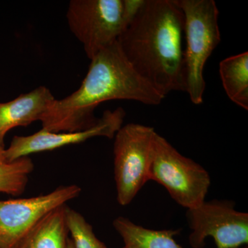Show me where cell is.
<instances>
[{"mask_svg": "<svg viewBox=\"0 0 248 248\" xmlns=\"http://www.w3.org/2000/svg\"><path fill=\"white\" fill-rule=\"evenodd\" d=\"M66 248H75L74 245H73L71 238L68 237V241H67Z\"/></svg>", "mask_w": 248, "mask_h": 248, "instance_id": "obj_16", "label": "cell"}, {"mask_svg": "<svg viewBox=\"0 0 248 248\" xmlns=\"http://www.w3.org/2000/svg\"><path fill=\"white\" fill-rule=\"evenodd\" d=\"M184 18L186 92L192 103L203 102L205 63L221 42L218 12L214 0H176Z\"/></svg>", "mask_w": 248, "mask_h": 248, "instance_id": "obj_4", "label": "cell"}, {"mask_svg": "<svg viewBox=\"0 0 248 248\" xmlns=\"http://www.w3.org/2000/svg\"><path fill=\"white\" fill-rule=\"evenodd\" d=\"M186 217L192 248H203L208 237L213 238L217 248H238L248 244V214L236 210L233 202L205 201L187 210Z\"/></svg>", "mask_w": 248, "mask_h": 248, "instance_id": "obj_7", "label": "cell"}, {"mask_svg": "<svg viewBox=\"0 0 248 248\" xmlns=\"http://www.w3.org/2000/svg\"><path fill=\"white\" fill-rule=\"evenodd\" d=\"M125 116V111L120 107L115 110L105 111L94 125L84 130L53 133L42 128L28 136H16L3 155L5 159L11 162L34 153L82 143L95 137L114 138L123 125Z\"/></svg>", "mask_w": 248, "mask_h": 248, "instance_id": "obj_9", "label": "cell"}, {"mask_svg": "<svg viewBox=\"0 0 248 248\" xmlns=\"http://www.w3.org/2000/svg\"><path fill=\"white\" fill-rule=\"evenodd\" d=\"M156 132L153 127L130 123L122 125L114 142V174L117 202H133L149 179Z\"/></svg>", "mask_w": 248, "mask_h": 248, "instance_id": "obj_6", "label": "cell"}, {"mask_svg": "<svg viewBox=\"0 0 248 248\" xmlns=\"http://www.w3.org/2000/svg\"><path fill=\"white\" fill-rule=\"evenodd\" d=\"M79 186H60L46 195L0 201V248H16L47 214L79 197Z\"/></svg>", "mask_w": 248, "mask_h": 248, "instance_id": "obj_8", "label": "cell"}, {"mask_svg": "<svg viewBox=\"0 0 248 248\" xmlns=\"http://www.w3.org/2000/svg\"><path fill=\"white\" fill-rule=\"evenodd\" d=\"M143 0H72L66 18L68 27L91 60L118 41Z\"/></svg>", "mask_w": 248, "mask_h": 248, "instance_id": "obj_3", "label": "cell"}, {"mask_svg": "<svg viewBox=\"0 0 248 248\" xmlns=\"http://www.w3.org/2000/svg\"><path fill=\"white\" fill-rule=\"evenodd\" d=\"M67 205L52 210L42 218L16 248H66L68 231Z\"/></svg>", "mask_w": 248, "mask_h": 248, "instance_id": "obj_11", "label": "cell"}, {"mask_svg": "<svg viewBox=\"0 0 248 248\" xmlns=\"http://www.w3.org/2000/svg\"><path fill=\"white\" fill-rule=\"evenodd\" d=\"M4 150L0 149V192L13 196L22 195L25 190L29 174L34 169L32 160L27 157L7 161Z\"/></svg>", "mask_w": 248, "mask_h": 248, "instance_id": "obj_14", "label": "cell"}, {"mask_svg": "<svg viewBox=\"0 0 248 248\" xmlns=\"http://www.w3.org/2000/svg\"><path fill=\"white\" fill-rule=\"evenodd\" d=\"M184 18L176 0H143L118 39L125 58L161 95L186 92Z\"/></svg>", "mask_w": 248, "mask_h": 248, "instance_id": "obj_1", "label": "cell"}, {"mask_svg": "<svg viewBox=\"0 0 248 248\" xmlns=\"http://www.w3.org/2000/svg\"><path fill=\"white\" fill-rule=\"evenodd\" d=\"M66 216L68 233L75 248H108L96 236L93 226L81 214L67 206Z\"/></svg>", "mask_w": 248, "mask_h": 248, "instance_id": "obj_15", "label": "cell"}, {"mask_svg": "<svg viewBox=\"0 0 248 248\" xmlns=\"http://www.w3.org/2000/svg\"><path fill=\"white\" fill-rule=\"evenodd\" d=\"M55 99L50 90L42 86L14 100L0 103V149H5L4 138L8 132L40 121Z\"/></svg>", "mask_w": 248, "mask_h": 248, "instance_id": "obj_10", "label": "cell"}, {"mask_svg": "<svg viewBox=\"0 0 248 248\" xmlns=\"http://www.w3.org/2000/svg\"><path fill=\"white\" fill-rule=\"evenodd\" d=\"M112 225L123 240L121 248H183L174 239L181 229H149L124 217L116 218Z\"/></svg>", "mask_w": 248, "mask_h": 248, "instance_id": "obj_12", "label": "cell"}, {"mask_svg": "<svg viewBox=\"0 0 248 248\" xmlns=\"http://www.w3.org/2000/svg\"><path fill=\"white\" fill-rule=\"evenodd\" d=\"M164 98L135 71L117 41L91 59L79 89L55 99L40 122L42 128L53 133L78 131L96 123L93 113L102 103L120 99L156 106Z\"/></svg>", "mask_w": 248, "mask_h": 248, "instance_id": "obj_2", "label": "cell"}, {"mask_svg": "<svg viewBox=\"0 0 248 248\" xmlns=\"http://www.w3.org/2000/svg\"><path fill=\"white\" fill-rule=\"evenodd\" d=\"M149 179L164 186L171 198L187 210L205 202L211 185L210 174L203 166L181 154L157 133Z\"/></svg>", "mask_w": 248, "mask_h": 248, "instance_id": "obj_5", "label": "cell"}, {"mask_svg": "<svg viewBox=\"0 0 248 248\" xmlns=\"http://www.w3.org/2000/svg\"><path fill=\"white\" fill-rule=\"evenodd\" d=\"M248 248V246H242V247H240V248Z\"/></svg>", "mask_w": 248, "mask_h": 248, "instance_id": "obj_17", "label": "cell"}, {"mask_svg": "<svg viewBox=\"0 0 248 248\" xmlns=\"http://www.w3.org/2000/svg\"><path fill=\"white\" fill-rule=\"evenodd\" d=\"M219 74L227 96L236 105L248 110V52L222 60Z\"/></svg>", "mask_w": 248, "mask_h": 248, "instance_id": "obj_13", "label": "cell"}]
</instances>
